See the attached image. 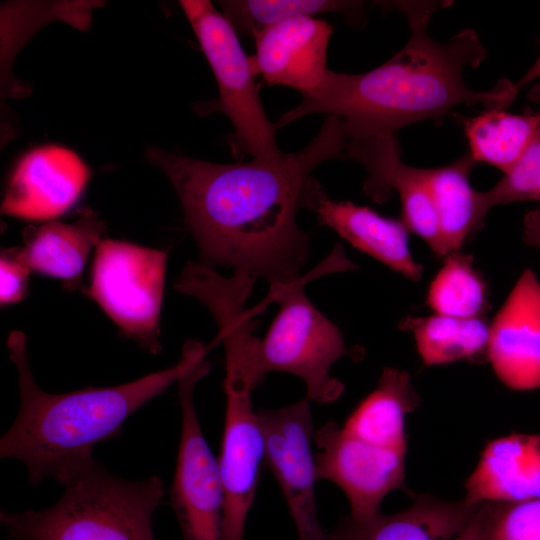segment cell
I'll return each instance as SVG.
<instances>
[{
  "label": "cell",
  "instance_id": "4316f807",
  "mask_svg": "<svg viewBox=\"0 0 540 540\" xmlns=\"http://www.w3.org/2000/svg\"><path fill=\"white\" fill-rule=\"evenodd\" d=\"M30 271L21 259L18 247L2 250L0 258V301L2 305L23 300L28 290Z\"/></svg>",
  "mask_w": 540,
  "mask_h": 540
},
{
  "label": "cell",
  "instance_id": "8fae6325",
  "mask_svg": "<svg viewBox=\"0 0 540 540\" xmlns=\"http://www.w3.org/2000/svg\"><path fill=\"white\" fill-rule=\"evenodd\" d=\"M252 390L244 378L226 372L225 421L218 457L224 490V540H243L265 460V438L258 411L253 408Z\"/></svg>",
  "mask_w": 540,
  "mask_h": 540
},
{
  "label": "cell",
  "instance_id": "277c9868",
  "mask_svg": "<svg viewBox=\"0 0 540 540\" xmlns=\"http://www.w3.org/2000/svg\"><path fill=\"white\" fill-rule=\"evenodd\" d=\"M62 485V496L46 509L1 511L9 539L156 540L152 517L165 494L157 475L123 479L94 459Z\"/></svg>",
  "mask_w": 540,
  "mask_h": 540
},
{
  "label": "cell",
  "instance_id": "484cf974",
  "mask_svg": "<svg viewBox=\"0 0 540 540\" xmlns=\"http://www.w3.org/2000/svg\"><path fill=\"white\" fill-rule=\"evenodd\" d=\"M487 507L485 540H540V498Z\"/></svg>",
  "mask_w": 540,
  "mask_h": 540
},
{
  "label": "cell",
  "instance_id": "9a60e30c",
  "mask_svg": "<svg viewBox=\"0 0 540 540\" xmlns=\"http://www.w3.org/2000/svg\"><path fill=\"white\" fill-rule=\"evenodd\" d=\"M332 26L314 17H298L265 28L253 37L254 70L268 85L291 87L302 96L320 89L330 69L327 49Z\"/></svg>",
  "mask_w": 540,
  "mask_h": 540
},
{
  "label": "cell",
  "instance_id": "52a82bcc",
  "mask_svg": "<svg viewBox=\"0 0 540 540\" xmlns=\"http://www.w3.org/2000/svg\"><path fill=\"white\" fill-rule=\"evenodd\" d=\"M313 443L318 479L337 485L346 495L353 517L379 513L383 499L405 489L407 435L356 412L342 424L327 422Z\"/></svg>",
  "mask_w": 540,
  "mask_h": 540
},
{
  "label": "cell",
  "instance_id": "f546056e",
  "mask_svg": "<svg viewBox=\"0 0 540 540\" xmlns=\"http://www.w3.org/2000/svg\"><path fill=\"white\" fill-rule=\"evenodd\" d=\"M539 46H540V39H539ZM539 79L540 80V54L537 57L534 64L531 66V68L526 72V74L518 81L516 82V85L519 89H522L527 84L531 83L532 81ZM540 84V81H539Z\"/></svg>",
  "mask_w": 540,
  "mask_h": 540
},
{
  "label": "cell",
  "instance_id": "ba28073f",
  "mask_svg": "<svg viewBox=\"0 0 540 540\" xmlns=\"http://www.w3.org/2000/svg\"><path fill=\"white\" fill-rule=\"evenodd\" d=\"M167 254L104 239L95 248L89 294L127 337L152 354L161 350Z\"/></svg>",
  "mask_w": 540,
  "mask_h": 540
},
{
  "label": "cell",
  "instance_id": "8992f818",
  "mask_svg": "<svg viewBox=\"0 0 540 540\" xmlns=\"http://www.w3.org/2000/svg\"><path fill=\"white\" fill-rule=\"evenodd\" d=\"M180 5L215 76L219 97L203 104V113L219 111L234 128L231 147L237 159L278 164L285 158L277 145V127L263 108L251 56L243 50L227 18L208 0H182Z\"/></svg>",
  "mask_w": 540,
  "mask_h": 540
},
{
  "label": "cell",
  "instance_id": "f1b7e54d",
  "mask_svg": "<svg viewBox=\"0 0 540 540\" xmlns=\"http://www.w3.org/2000/svg\"><path fill=\"white\" fill-rule=\"evenodd\" d=\"M522 238L528 246L540 249V206L524 216Z\"/></svg>",
  "mask_w": 540,
  "mask_h": 540
},
{
  "label": "cell",
  "instance_id": "4fadbf2b",
  "mask_svg": "<svg viewBox=\"0 0 540 540\" xmlns=\"http://www.w3.org/2000/svg\"><path fill=\"white\" fill-rule=\"evenodd\" d=\"M89 179L85 162L72 150L44 145L24 154L15 165L1 212L31 221H51L79 199Z\"/></svg>",
  "mask_w": 540,
  "mask_h": 540
},
{
  "label": "cell",
  "instance_id": "7c38bea8",
  "mask_svg": "<svg viewBox=\"0 0 540 540\" xmlns=\"http://www.w3.org/2000/svg\"><path fill=\"white\" fill-rule=\"evenodd\" d=\"M346 156L361 163L367 173L364 192L376 203H385L396 192L402 221L438 257H446L437 210L424 168L405 164L395 135H372L347 142Z\"/></svg>",
  "mask_w": 540,
  "mask_h": 540
},
{
  "label": "cell",
  "instance_id": "5bb4252c",
  "mask_svg": "<svg viewBox=\"0 0 540 540\" xmlns=\"http://www.w3.org/2000/svg\"><path fill=\"white\" fill-rule=\"evenodd\" d=\"M487 361L510 389L540 387V282L529 268L490 323Z\"/></svg>",
  "mask_w": 540,
  "mask_h": 540
},
{
  "label": "cell",
  "instance_id": "ac0fdd59",
  "mask_svg": "<svg viewBox=\"0 0 540 540\" xmlns=\"http://www.w3.org/2000/svg\"><path fill=\"white\" fill-rule=\"evenodd\" d=\"M320 224L405 278L418 281L423 267L412 256L402 219L384 217L366 206L331 200L323 192L312 204Z\"/></svg>",
  "mask_w": 540,
  "mask_h": 540
},
{
  "label": "cell",
  "instance_id": "9c48e42d",
  "mask_svg": "<svg viewBox=\"0 0 540 540\" xmlns=\"http://www.w3.org/2000/svg\"><path fill=\"white\" fill-rule=\"evenodd\" d=\"M210 370L206 358L178 381L181 432L170 503L182 540H224V490L218 459L203 435L194 388Z\"/></svg>",
  "mask_w": 540,
  "mask_h": 540
},
{
  "label": "cell",
  "instance_id": "30bf717a",
  "mask_svg": "<svg viewBox=\"0 0 540 540\" xmlns=\"http://www.w3.org/2000/svg\"><path fill=\"white\" fill-rule=\"evenodd\" d=\"M306 397L278 409H260L265 461L285 498L299 540H329L318 517L314 428Z\"/></svg>",
  "mask_w": 540,
  "mask_h": 540
},
{
  "label": "cell",
  "instance_id": "d6986e66",
  "mask_svg": "<svg viewBox=\"0 0 540 540\" xmlns=\"http://www.w3.org/2000/svg\"><path fill=\"white\" fill-rule=\"evenodd\" d=\"M105 224L96 212L83 209L72 223L49 221L23 231L19 255L31 271L66 282L80 276L93 247L102 240Z\"/></svg>",
  "mask_w": 540,
  "mask_h": 540
},
{
  "label": "cell",
  "instance_id": "44dd1931",
  "mask_svg": "<svg viewBox=\"0 0 540 540\" xmlns=\"http://www.w3.org/2000/svg\"><path fill=\"white\" fill-rule=\"evenodd\" d=\"M400 327L413 333L417 351L426 366L456 361H487L490 323L485 316L456 318L433 314L407 317Z\"/></svg>",
  "mask_w": 540,
  "mask_h": 540
},
{
  "label": "cell",
  "instance_id": "7402d4cb",
  "mask_svg": "<svg viewBox=\"0 0 540 540\" xmlns=\"http://www.w3.org/2000/svg\"><path fill=\"white\" fill-rule=\"evenodd\" d=\"M462 122L473 160L494 166L505 174L533 139L540 112L526 110L523 114H512L504 109H490Z\"/></svg>",
  "mask_w": 540,
  "mask_h": 540
},
{
  "label": "cell",
  "instance_id": "3957f363",
  "mask_svg": "<svg viewBox=\"0 0 540 540\" xmlns=\"http://www.w3.org/2000/svg\"><path fill=\"white\" fill-rule=\"evenodd\" d=\"M7 348L17 369L20 404L0 440V458L22 462L29 482L36 487L45 478L62 484L94 460L98 443L117 437L129 416L206 358L203 344L189 340L178 362L167 369L117 386L54 394L42 390L34 380L23 332H11Z\"/></svg>",
  "mask_w": 540,
  "mask_h": 540
},
{
  "label": "cell",
  "instance_id": "7a4b0ae2",
  "mask_svg": "<svg viewBox=\"0 0 540 540\" xmlns=\"http://www.w3.org/2000/svg\"><path fill=\"white\" fill-rule=\"evenodd\" d=\"M380 6L404 13L411 35L392 58L359 74L329 70L315 93L302 96L295 108L275 123L277 129L315 113L341 119L347 141L392 134L411 124L433 120L440 124L457 106L505 109L520 89L508 79L487 91L471 89L464 80L467 68H477L487 50L474 29L466 28L447 42L428 33L434 12L448 2L381 1Z\"/></svg>",
  "mask_w": 540,
  "mask_h": 540
},
{
  "label": "cell",
  "instance_id": "83f0119b",
  "mask_svg": "<svg viewBox=\"0 0 540 540\" xmlns=\"http://www.w3.org/2000/svg\"><path fill=\"white\" fill-rule=\"evenodd\" d=\"M487 517V503H482L472 520L453 540H485Z\"/></svg>",
  "mask_w": 540,
  "mask_h": 540
},
{
  "label": "cell",
  "instance_id": "e0dca14e",
  "mask_svg": "<svg viewBox=\"0 0 540 540\" xmlns=\"http://www.w3.org/2000/svg\"><path fill=\"white\" fill-rule=\"evenodd\" d=\"M479 507L464 499L451 502L422 494L407 509L393 514L348 515L329 534V540H453Z\"/></svg>",
  "mask_w": 540,
  "mask_h": 540
},
{
  "label": "cell",
  "instance_id": "6da1fadb",
  "mask_svg": "<svg viewBox=\"0 0 540 540\" xmlns=\"http://www.w3.org/2000/svg\"><path fill=\"white\" fill-rule=\"evenodd\" d=\"M341 119L327 115L320 131L278 164L258 160L219 164L149 148L147 159L172 183L199 251L200 264L228 266L270 287L267 305L299 281L309 255L308 236L297 224L301 208L324 192L312 172L346 156Z\"/></svg>",
  "mask_w": 540,
  "mask_h": 540
},
{
  "label": "cell",
  "instance_id": "d4e9b609",
  "mask_svg": "<svg viewBox=\"0 0 540 540\" xmlns=\"http://www.w3.org/2000/svg\"><path fill=\"white\" fill-rule=\"evenodd\" d=\"M528 96L533 101H540L539 83L532 87ZM522 201H540V122L513 168L492 188L478 192L479 211L484 221L493 207Z\"/></svg>",
  "mask_w": 540,
  "mask_h": 540
},
{
  "label": "cell",
  "instance_id": "2e32d148",
  "mask_svg": "<svg viewBox=\"0 0 540 540\" xmlns=\"http://www.w3.org/2000/svg\"><path fill=\"white\" fill-rule=\"evenodd\" d=\"M472 505L540 498V434H510L489 441L465 483Z\"/></svg>",
  "mask_w": 540,
  "mask_h": 540
},
{
  "label": "cell",
  "instance_id": "5b68a950",
  "mask_svg": "<svg viewBox=\"0 0 540 540\" xmlns=\"http://www.w3.org/2000/svg\"><path fill=\"white\" fill-rule=\"evenodd\" d=\"M306 280L302 277L276 297L273 303L280 309L265 337H252L238 363L253 388L270 372H286L304 381L309 400L328 403L344 389L330 369L350 352L339 328L307 298Z\"/></svg>",
  "mask_w": 540,
  "mask_h": 540
},
{
  "label": "cell",
  "instance_id": "ffe728a7",
  "mask_svg": "<svg viewBox=\"0 0 540 540\" xmlns=\"http://www.w3.org/2000/svg\"><path fill=\"white\" fill-rule=\"evenodd\" d=\"M475 163L470 153L466 152L450 164L424 168L437 210L446 256L460 251L485 222L479 211L478 191L469 180Z\"/></svg>",
  "mask_w": 540,
  "mask_h": 540
},
{
  "label": "cell",
  "instance_id": "cb8c5ba5",
  "mask_svg": "<svg viewBox=\"0 0 540 540\" xmlns=\"http://www.w3.org/2000/svg\"><path fill=\"white\" fill-rule=\"evenodd\" d=\"M426 303L434 314L456 318L485 316L489 308L487 284L470 255L457 251L446 256L430 283Z\"/></svg>",
  "mask_w": 540,
  "mask_h": 540
},
{
  "label": "cell",
  "instance_id": "603a6c76",
  "mask_svg": "<svg viewBox=\"0 0 540 540\" xmlns=\"http://www.w3.org/2000/svg\"><path fill=\"white\" fill-rule=\"evenodd\" d=\"M223 15L238 35L255 34L279 22L338 13L354 22L364 21L363 2L342 0H224L218 1Z\"/></svg>",
  "mask_w": 540,
  "mask_h": 540
}]
</instances>
